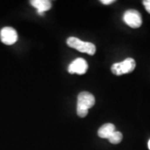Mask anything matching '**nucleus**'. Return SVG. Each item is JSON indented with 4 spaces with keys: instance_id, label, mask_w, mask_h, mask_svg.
<instances>
[{
    "instance_id": "1",
    "label": "nucleus",
    "mask_w": 150,
    "mask_h": 150,
    "mask_svg": "<svg viewBox=\"0 0 150 150\" xmlns=\"http://www.w3.org/2000/svg\"><path fill=\"white\" fill-rule=\"evenodd\" d=\"M95 103L94 96L88 92H81L78 96L77 101V114L80 118L87 116L88 109L91 108Z\"/></svg>"
},
{
    "instance_id": "2",
    "label": "nucleus",
    "mask_w": 150,
    "mask_h": 150,
    "mask_svg": "<svg viewBox=\"0 0 150 150\" xmlns=\"http://www.w3.org/2000/svg\"><path fill=\"white\" fill-rule=\"evenodd\" d=\"M67 44L70 48H74L81 53H85L89 55H93L96 52V47L93 43L82 41L76 37L69 38L67 39Z\"/></svg>"
},
{
    "instance_id": "3",
    "label": "nucleus",
    "mask_w": 150,
    "mask_h": 150,
    "mask_svg": "<svg viewBox=\"0 0 150 150\" xmlns=\"http://www.w3.org/2000/svg\"><path fill=\"white\" fill-rule=\"evenodd\" d=\"M135 67H136L135 60L132 58H128L122 62L113 64L111 67V71L113 74L120 76V75L132 73L135 69Z\"/></svg>"
},
{
    "instance_id": "4",
    "label": "nucleus",
    "mask_w": 150,
    "mask_h": 150,
    "mask_svg": "<svg viewBox=\"0 0 150 150\" xmlns=\"http://www.w3.org/2000/svg\"><path fill=\"white\" fill-rule=\"evenodd\" d=\"M124 23L133 28H138L142 25V17L139 12L135 9H129L123 13Z\"/></svg>"
},
{
    "instance_id": "5",
    "label": "nucleus",
    "mask_w": 150,
    "mask_h": 150,
    "mask_svg": "<svg viewBox=\"0 0 150 150\" xmlns=\"http://www.w3.org/2000/svg\"><path fill=\"white\" fill-rule=\"evenodd\" d=\"M1 41L6 45H12L18 41V33L14 28L5 27L2 28L0 32Z\"/></svg>"
},
{
    "instance_id": "6",
    "label": "nucleus",
    "mask_w": 150,
    "mask_h": 150,
    "mask_svg": "<svg viewBox=\"0 0 150 150\" xmlns=\"http://www.w3.org/2000/svg\"><path fill=\"white\" fill-rule=\"evenodd\" d=\"M88 70V64L85 59L79 58L74 60L68 68V71L71 74H84Z\"/></svg>"
},
{
    "instance_id": "7",
    "label": "nucleus",
    "mask_w": 150,
    "mask_h": 150,
    "mask_svg": "<svg viewBox=\"0 0 150 150\" xmlns=\"http://www.w3.org/2000/svg\"><path fill=\"white\" fill-rule=\"evenodd\" d=\"M30 4L37 9L38 14L43 16L44 12L49 10L52 8V4L48 0H31Z\"/></svg>"
},
{
    "instance_id": "8",
    "label": "nucleus",
    "mask_w": 150,
    "mask_h": 150,
    "mask_svg": "<svg viewBox=\"0 0 150 150\" xmlns=\"http://www.w3.org/2000/svg\"><path fill=\"white\" fill-rule=\"evenodd\" d=\"M116 131V129H115V126L112 124V123H105L102 125L98 131V135L99 138L101 139H108V138L111 136L113 132Z\"/></svg>"
},
{
    "instance_id": "9",
    "label": "nucleus",
    "mask_w": 150,
    "mask_h": 150,
    "mask_svg": "<svg viewBox=\"0 0 150 150\" xmlns=\"http://www.w3.org/2000/svg\"><path fill=\"white\" fill-rule=\"evenodd\" d=\"M123 139V134L122 133H120L119 131H115V132H113L112 134L108 138V141L112 144H119L121 141Z\"/></svg>"
},
{
    "instance_id": "10",
    "label": "nucleus",
    "mask_w": 150,
    "mask_h": 150,
    "mask_svg": "<svg viewBox=\"0 0 150 150\" xmlns=\"http://www.w3.org/2000/svg\"><path fill=\"white\" fill-rule=\"evenodd\" d=\"M143 4L144 6L145 9L147 10V12L150 13V0H144L143 1Z\"/></svg>"
},
{
    "instance_id": "11",
    "label": "nucleus",
    "mask_w": 150,
    "mask_h": 150,
    "mask_svg": "<svg viewBox=\"0 0 150 150\" xmlns=\"http://www.w3.org/2000/svg\"><path fill=\"white\" fill-rule=\"evenodd\" d=\"M103 4H105V5H108V4H111L114 2V0H101L100 1Z\"/></svg>"
},
{
    "instance_id": "12",
    "label": "nucleus",
    "mask_w": 150,
    "mask_h": 150,
    "mask_svg": "<svg viewBox=\"0 0 150 150\" xmlns=\"http://www.w3.org/2000/svg\"><path fill=\"white\" fill-rule=\"evenodd\" d=\"M148 147H149V150H150V139H149V144H148Z\"/></svg>"
}]
</instances>
